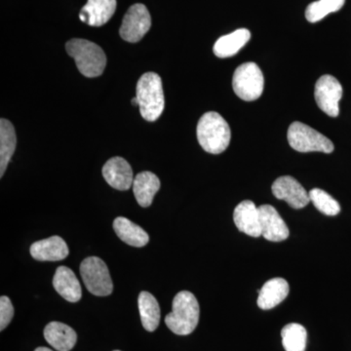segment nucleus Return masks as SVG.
Returning <instances> with one entry per match:
<instances>
[{"instance_id": "1", "label": "nucleus", "mask_w": 351, "mask_h": 351, "mask_svg": "<svg viewBox=\"0 0 351 351\" xmlns=\"http://www.w3.org/2000/svg\"><path fill=\"white\" fill-rule=\"evenodd\" d=\"M172 313L165 317L171 331L179 336H188L195 331L199 322L200 307L195 295L182 291L173 300Z\"/></svg>"}, {"instance_id": "2", "label": "nucleus", "mask_w": 351, "mask_h": 351, "mask_svg": "<svg viewBox=\"0 0 351 351\" xmlns=\"http://www.w3.org/2000/svg\"><path fill=\"white\" fill-rule=\"evenodd\" d=\"M230 125L218 112H209L201 117L197 124V140L205 152L221 154L230 145Z\"/></svg>"}, {"instance_id": "3", "label": "nucleus", "mask_w": 351, "mask_h": 351, "mask_svg": "<svg viewBox=\"0 0 351 351\" xmlns=\"http://www.w3.org/2000/svg\"><path fill=\"white\" fill-rule=\"evenodd\" d=\"M68 54L73 58L78 71L86 77H98L105 71L107 57L100 46L86 39L73 38L66 44Z\"/></svg>"}, {"instance_id": "4", "label": "nucleus", "mask_w": 351, "mask_h": 351, "mask_svg": "<svg viewBox=\"0 0 351 351\" xmlns=\"http://www.w3.org/2000/svg\"><path fill=\"white\" fill-rule=\"evenodd\" d=\"M138 108L143 119L154 122L162 114L165 100L162 80L156 73H147L141 76L137 83Z\"/></svg>"}, {"instance_id": "5", "label": "nucleus", "mask_w": 351, "mask_h": 351, "mask_svg": "<svg viewBox=\"0 0 351 351\" xmlns=\"http://www.w3.org/2000/svg\"><path fill=\"white\" fill-rule=\"evenodd\" d=\"M287 138L290 147L299 152L332 154L335 149L334 144L329 138L302 122H293L291 124Z\"/></svg>"}, {"instance_id": "6", "label": "nucleus", "mask_w": 351, "mask_h": 351, "mask_svg": "<svg viewBox=\"0 0 351 351\" xmlns=\"http://www.w3.org/2000/svg\"><path fill=\"white\" fill-rule=\"evenodd\" d=\"M232 87L242 100H258L265 88V78L258 64L249 62L239 66L233 75Z\"/></svg>"}, {"instance_id": "7", "label": "nucleus", "mask_w": 351, "mask_h": 351, "mask_svg": "<svg viewBox=\"0 0 351 351\" xmlns=\"http://www.w3.org/2000/svg\"><path fill=\"white\" fill-rule=\"evenodd\" d=\"M80 274L87 290L97 297L110 295L113 291V283L108 265L101 258L89 257L80 265Z\"/></svg>"}, {"instance_id": "8", "label": "nucleus", "mask_w": 351, "mask_h": 351, "mask_svg": "<svg viewBox=\"0 0 351 351\" xmlns=\"http://www.w3.org/2000/svg\"><path fill=\"white\" fill-rule=\"evenodd\" d=\"M152 27L151 14L144 4H134L123 18L120 36L128 43H136L144 38Z\"/></svg>"}, {"instance_id": "9", "label": "nucleus", "mask_w": 351, "mask_h": 351, "mask_svg": "<svg viewBox=\"0 0 351 351\" xmlns=\"http://www.w3.org/2000/svg\"><path fill=\"white\" fill-rule=\"evenodd\" d=\"M316 104L322 112L331 117H337L339 113V103L343 97V86L334 76H321L315 84Z\"/></svg>"}, {"instance_id": "10", "label": "nucleus", "mask_w": 351, "mask_h": 351, "mask_svg": "<svg viewBox=\"0 0 351 351\" xmlns=\"http://www.w3.org/2000/svg\"><path fill=\"white\" fill-rule=\"evenodd\" d=\"M271 191L276 198L286 201L294 209H302L311 201L309 193L291 176L278 178L272 184Z\"/></svg>"}, {"instance_id": "11", "label": "nucleus", "mask_w": 351, "mask_h": 351, "mask_svg": "<svg viewBox=\"0 0 351 351\" xmlns=\"http://www.w3.org/2000/svg\"><path fill=\"white\" fill-rule=\"evenodd\" d=\"M258 208L263 237L271 242H281L287 239L290 232L276 208L267 204Z\"/></svg>"}, {"instance_id": "12", "label": "nucleus", "mask_w": 351, "mask_h": 351, "mask_svg": "<svg viewBox=\"0 0 351 351\" xmlns=\"http://www.w3.org/2000/svg\"><path fill=\"white\" fill-rule=\"evenodd\" d=\"M233 221L240 232L252 237L262 235L260 212L255 203L244 200L237 205L233 212Z\"/></svg>"}, {"instance_id": "13", "label": "nucleus", "mask_w": 351, "mask_h": 351, "mask_svg": "<svg viewBox=\"0 0 351 351\" xmlns=\"http://www.w3.org/2000/svg\"><path fill=\"white\" fill-rule=\"evenodd\" d=\"M103 176L112 188L127 191L133 186V171L122 157H112L103 167Z\"/></svg>"}, {"instance_id": "14", "label": "nucleus", "mask_w": 351, "mask_h": 351, "mask_svg": "<svg viewBox=\"0 0 351 351\" xmlns=\"http://www.w3.org/2000/svg\"><path fill=\"white\" fill-rule=\"evenodd\" d=\"M32 257L40 262H57L63 261L69 256V247L62 237H49L47 239L39 240L32 245Z\"/></svg>"}, {"instance_id": "15", "label": "nucleus", "mask_w": 351, "mask_h": 351, "mask_svg": "<svg viewBox=\"0 0 351 351\" xmlns=\"http://www.w3.org/2000/svg\"><path fill=\"white\" fill-rule=\"evenodd\" d=\"M115 9L117 0H88L80 11V18L85 24L101 27L112 19Z\"/></svg>"}, {"instance_id": "16", "label": "nucleus", "mask_w": 351, "mask_h": 351, "mask_svg": "<svg viewBox=\"0 0 351 351\" xmlns=\"http://www.w3.org/2000/svg\"><path fill=\"white\" fill-rule=\"evenodd\" d=\"M44 338L58 351H71L75 348L77 335L69 325L53 321L44 329Z\"/></svg>"}, {"instance_id": "17", "label": "nucleus", "mask_w": 351, "mask_h": 351, "mask_svg": "<svg viewBox=\"0 0 351 351\" xmlns=\"http://www.w3.org/2000/svg\"><path fill=\"white\" fill-rule=\"evenodd\" d=\"M53 286L58 294L69 302H77L82 299V286L73 270L69 267H58L53 277Z\"/></svg>"}, {"instance_id": "18", "label": "nucleus", "mask_w": 351, "mask_h": 351, "mask_svg": "<svg viewBox=\"0 0 351 351\" xmlns=\"http://www.w3.org/2000/svg\"><path fill=\"white\" fill-rule=\"evenodd\" d=\"M289 284L285 279H270L258 291V306L263 311H269L281 304L289 295Z\"/></svg>"}, {"instance_id": "19", "label": "nucleus", "mask_w": 351, "mask_h": 351, "mask_svg": "<svg viewBox=\"0 0 351 351\" xmlns=\"http://www.w3.org/2000/svg\"><path fill=\"white\" fill-rule=\"evenodd\" d=\"M160 180L154 173L149 171L138 173L132 186L138 205L145 208L151 206L154 195L160 189Z\"/></svg>"}, {"instance_id": "20", "label": "nucleus", "mask_w": 351, "mask_h": 351, "mask_svg": "<svg viewBox=\"0 0 351 351\" xmlns=\"http://www.w3.org/2000/svg\"><path fill=\"white\" fill-rule=\"evenodd\" d=\"M113 230L122 241L130 246L141 248L149 243V234L140 226L124 217H119L114 219Z\"/></svg>"}, {"instance_id": "21", "label": "nucleus", "mask_w": 351, "mask_h": 351, "mask_svg": "<svg viewBox=\"0 0 351 351\" xmlns=\"http://www.w3.org/2000/svg\"><path fill=\"white\" fill-rule=\"evenodd\" d=\"M250 32L247 29H239L219 38L214 45V53L219 58L234 56L249 43Z\"/></svg>"}, {"instance_id": "22", "label": "nucleus", "mask_w": 351, "mask_h": 351, "mask_svg": "<svg viewBox=\"0 0 351 351\" xmlns=\"http://www.w3.org/2000/svg\"><path fill=\"white\" fill-rule=\"evenodd\" d=\"M138 311L143 327L147 332H154L160 323V307L154 295L149 292H141L138 299Z\"/></svg>"}, {"instance_id": "23", "label": "nucleus", "mask_w": 351, "mask_h": 351, "mask_svg": "<svg viewBox=\"0 0 351 351\" xmlns=\"http://www.w3.org/2000/svg\"><path fill=\"white\" fill-rule=\"evenodd\" d=\"M17 137L15 129L9 120H0V177H3L16 149Z\"/></svg>"}, {"instance_id": "24", "label": "nucleus", "mask_w": 351, "mask_h": 351, "mask_svg": "<svg viewBox=\"0 0 351 351\" xmlns=\"http://www.w3.org/2000/svg\"><path fill=\"white\" fill-rule=\"evenodd\" d=\"M281 337L286 351H306L307 332L302 325L298 323L286 325L281 331Z\"/></svg>"}, {"instance_id": "25", "label": "nucleus", "mask_w": 351, "mask_h": 351, "mask_svg": "<svg viewBox=\"0 0 351 351\" xmlns=\"http://www.w3.org/2000/svg\"><path fill=\"white\" fill-rule=\"evenodd\" d=\"M346 0H319L307 6L306 18L309 23H317L329 14L338 12L345 5Z\"/></svg>"}, {"instance_id": "26", "label": "nucleus", "mask_w": 351, "mask_h": 351, "mask_svg": "<svg viewBox=\"0 0 351 351\" xmlns=\"http://www.w3.org/2000/svg\"><path fill=\"white\" fill-rule=\"evenodd\" d=\"M309 198L314 206L319 210L321 213L326 216H337L341 212L338 201L334 199L329 193L320 189H313L309 191Z\"/></svg>"}, {"instance_id": "27", "label": "nucleus", "mask_w": 351, "mask_h": 351, "mask_svg": "<svg viewBox=\"0 0 351 351\" xmlns=\"http://www.w3.org/2000/svg\"><path fill=\"white\" fill-rule=\"evenodd\" d=\"M14 316V307L10 299L6 295L0 298V331L4 329L12 320Z\"/></svg>"}, {"instance_id": "28", "label": "nucleus", "mask_w": 351, "mask_h": 351, "mask_svg": "<svg viewBox=\"0 0 351 351\" xmlns=\"http://www.w3.org/2000/svg\"><path fill=\"white\" fill-rule=\"evenodd\" d=\"M132 105L135 106V107H138V101L137 97L132 99Z\"/></svg>"}, {"instance_id": "29", "label": "nucleus", "mask_w": 351, "mask_h": 351, "mask_svg": "<svg viewBox=\"0 0 351 351\" xmlns=\"http://www.w3.org/2000/svg\"><path fill=\"white\" fill-rule=\"evenodd\" d=\"M34 351H53V350H51L50 348H44V346H40V348H36V350Z\"/></svg>"}, {"instance_id": "30", "label": "nucleus", "mask_w": 351, "mask_h": 351, "mask_svg": "<svg viewBox=\"0 0 351 351\" xmlns=\"http://www.w3.org/2000/svg\"><path fill=\"white\" fill-rule=\"evenodd\" d=\"M113 351H120V350H113Z\"/></svg>"}]
</instances>
